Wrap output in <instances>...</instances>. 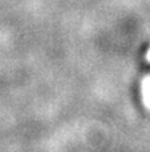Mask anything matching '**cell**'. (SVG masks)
<instances>
[{
  "mask_svg": "<svg viewBox=\"0 0 150 152\" xmlns=\"http://www.w3.org/2000/svg\"><path fill=\"white\" fill-rule=\"evenodd\" d=\"M142 100L145 108L150 111V77H146L142 83Z\"/></svg>",
  "mask_w": 150,
  "mask_h": 152,
  "instance_id": "obj_1",
  "label": "cell"
}]
</instances>
